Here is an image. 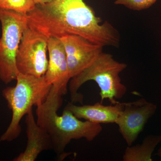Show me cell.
Listing matches in <instances>:
<instances>
[{
	"label": "cell",
	"instance_id": "obj_1",
	"mask_svg": "<svg viewBox=\"0 0 161 161\" xmlns=\"http://www.w3.org/2000/svg\"><path fill=\"white\" fill-rule=\"evenodd\" d=\"M28 26L47 38L77 35L100 46L118 47V31L108 21L103 23L84 0H54L36 5L27 14Z\"/></svg>",
	"mask_w": 161,
	"mask_h": 161
},
{
	"label": "cell",
	"instance_id": "obj_2",
	"mask_svg": "<svg viewBox=\"0 0 161 161\" xmlns=\"http://www.w3.org/2000/svg\"><path fill=\"white\" fill-rule=\"evenodd\" d=\"M62 95L52 86L45 101L36 107L37 123L49 135L53 150L59 158L68 156L65 149L73 140L85 138L92 142L102 131L100 124L80 120L71 112L64 109L58 114L63 103Z\"/></svg>",
	"mask_w": 161,
	"mask_h": 161
},
{
	"label": "cell",
	"instance_id": "obj_3",
	"mask_svg": "<svg viewBox=\"0 0 161 161\" xmlns=\"http://www.w3.org/2000/svg\"><path fill=\"white\" fill-rule=\"evenodd\" d=\"M127 67L126 64L115 60L112 55L102 52L90 66L70 80L71 102L82 103L83 95L78 90L87 81L94 80L100 89L101 103L108 99L111 104H115L127 92L119 76Z\"/></svg>",
	"mask_w": 161,
	"mask_h": 161
},
{
	"label": "cell",
	"instance_id": "obj_4",
	"mask_svg": "<svg viewBox=\"0 0 161 161\" xmlns=\"http://www.w3.org/2000/svg\"><path fill=\"white\" fill-rule=\"evenodd\" d=\"M16 84L3 89V97L12 112L11 122L3 135L0 142L14 140L22 132L20 121L32 109L43 103L51 89L44 76L41 77L24 75L18 73Z\"/></svg>",
	"mask_w": 161,
	"mask_h": 161
},
{
	"label": "cell",
	"instance_id": "obj_5",
	"mask_svg": "<svg viewBox=\"0 0 161 161\" xmlns=\"http://www.w3.org/2000/svg\"><path fill=\"white\" fill-rule=\"evenodd\" d=\"M0 80L6 84L16 80L18 71L16 58L24 30L27 14L0 8Z\"/></svg>",
	"mask_w": 161,
	"mask_h": 161
},
{
	"label": "cell",
	"instance_id": "obj_6",
	"mask_svg": "<svg viewBox=\"0 0 161 161\" xmlns=\"http://www.w3.org/2000/svg\"><path fill=\"white\" fill-rule=\"evenodd\" d=\"M47 42L48 38L27 25L16 58L18 73L36 77L44 76L48 65Z\"/></svg>",
	"mask_w": 161,
	"mask_h": 161
},
{
	"label": "cell",
	"instance_id": "obj_7",
	"mask_svg": "<svg viewBox=\"0 0 161 161\" xmlns=\"http://www.w3.org/2000/svg\"><path fill=\"white\" fill-rule=\"evenodd\" d=\"M156 105L142 98L123 103V107L115 124L128 146H132L144 130L148 121L155 114Z\"/></svg>",
	"mask_w": 161,
	"mask_h": 161
},
{
	"label": "cell",
	"instance_id": "obj_8",
	"mask_svg": "<svg viewBox=\"0 0 161 161\" xmlns=\"http://www.w3.org/2000/svg\"><path fill=\"white\" fill-rule=\"evenodd\" d=\"M60 39L65 49L71 79L90 66L103 52V47L80 36L69 35Z\"/></svg>",
	"mask_w": 161,
	"mask_h": 161
},
{
	"label": "cell",
	"instance_id": "obj_9",
	"mask_svg": "<svg viewBox=\"0 0 161 161\" xmlns=\"http://www.w3.org/2000/svg\"><path fill=\"white\" fill-rule=\"evenodd\" d=\"M47 49L49 60L44 78L63 96L67 93L68 85L71 79L65 49L61 40L54 37L48 38Z\"/></svg>",
	"mask_w": 161,
	"mask_h": 161
},
{
	"label": "cell",
	"instance_id": "obj_10",
	"mask_svg": "<svg viewBox=\"0 0 161 161\" xmlns=\"http://www.w3.org/2000/svg\"><path fill=\"white\" fill-rule=\"evenodd\" d=\"M27 145L24 152L21 153L14 161H34L41 153L53 150V144L49 135L40 127L35 120L32 109L26 114Z\"/></svg>",
	"mask_w": 161,
	"mask_h": 161
},
{
	"label": "cell",
	"instance_id": "obj_11",
	"mask_svg": "<svg viewBox=\"0 0 161 161\" xmlns=\"http://www.w3.org/2000/svg\"><path fill=\"white\" fill-rule=\"evenodd\" d=\"M123 103L104 105L101 103L93 105L77 106L68 103L64 109L69 110L79 119L97 124L115 123L122 108Z\"/></svg>",
	"mask_w": 161,
	"mask_h": 161
},
{
	"label": "cell",
	"instance_id": "obj_12",
	"mask_svg": "<svg viewBox=\"0 0 161 161\" xmlns=\"http://www.w3.org/2000/svg\"><path fill=\"white\" fill-rule=\"evenodd\" d=\"M160 142L161 135L147 136L142 144L127 147L123 161H152L153 153Z\"/></svg>",
	"mask_w": 161,
	"mask_h": 161
},
{
	"label": "cell",
	"instance_id": "obj_13",
	"mask_svg": "<svg viewBox=\"0 0 161 161\" xmlns=\"http://www.w3.org/2000/svg\"><path fill=\"white\" fill-rule=\"evenodd\" d=\"M34 0H0V8L27 14L36 8Z\"/></svg>",
	"mask_w": 161,
	"mask_h": 161
},
{
	"label": "cell",
	"instance_id": "obj_14",
	"mask_svg": "<svg viewBox=\"0 0 161 161\" xmlns=\"http://www.w3.org/2000/svg\"><path fill=\"white\" fill-rule=\"evenodd\" d=\"M157 0H116L115 4L122 5L131 10L140 11L148 9Z\"/></svg>",
	"mask_w": 161,
	"mask_h": 161
},
{
	"label": "cell",
	"instance_id": "obj_15",
	"mask_svg": "<svg viewBox=\"0 0 161 161\" xmlns=\"http://www.w3.org/2000/svg\"><path fill=\"white\" fill-rule=\"evenodd\" d=\"M54 0H34L36 5H42L51 3Z\"/></svg>",
	"mask_w": 161,
	"mask_h": 161
},
{
	"label": "cell",
	"instance_id": "obj_16",
	"mask_svg": "<svg viewBox=\"0 0 161 161\" xmlns=\"http://www.w3.org/2000/svg\"><path fill=\"white\" fill-rule=\"evenodd\" d=\"M158 156L160 158L161 160V147L159 148V149L157 153Z\"/></svg>",
	"mask_w": 161,
	"mask_h": 161
}]
</instances>
